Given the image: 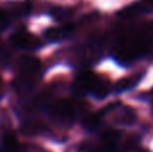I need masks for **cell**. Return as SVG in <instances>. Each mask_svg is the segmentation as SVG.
Here are the masks:
<instances>
[{
	"label": "cell",
	"mask_w": 153,
	"mask_h": 152,
	"mask_svg": "<svg viewBox=\"0 0 153 152\" xmlns=\"http://www.w3.org/2000/svg\"><path fill=\"white\" fill-rule=\"evenodd\" d=\"M153 47L152 32L146 28H129L117 35L113 45V55L120 65L133 63Z\"/></svg>",
	"instance_id": "obj_1"
},
{
	"label": "cell",
	"mask_w": 153,
	"mask_h": 152,
	"mask_svg": "<svg viewBox=\"0 0 153 152\" xmlns=\"http://www.w3.org/2000/svg\"><path fill=\"white\" fill-rule=\"evenodd\" d=\"M74 88L76 92L83 94H89V96L95 97L97 100L105 98L110 92V83L108 80L103 77H100L98 74L93 72H82L78 74L74 83Z\"/></svg>",
	"instance_id": "obj_2"
},
{
	"label": "cell",
	"mask_w": 153,
	"mask_h": 152,
	"mask_svg": "<svg viewBox=\"0 0 153 152\" xmlns=\"http://www.w3.org/2000/svg\"><path fill=\"white\" fill-rule=\"evenodd\" d=\"M40 77V62L34 57H23L19 62V75L15 85L19 92H28Z\"/></svg>",
	"instance_id": "obj_3"
},
{
	"label": "cell",
	"mask_w": 153,
	"mask_h": 152,
	"mask_svg": "<svg viewBox=\"0 0 153 152\" xmlns=\"http://www.w3.org/2000/svg\"><path fill=\"white\" fill-rule=\"evenodd\" d=\"M48 115L54 121L58 123H73L78 115V105L71 100H59L48 107Z\"/></svg>",
	"instance_id": "obj_4"
},
{
	"label": "cell",
	"mask_w": 153,
	"mask_h": 152,
	"mask_svg": "<svg viewBox=\"0 0 153 152\" xmlns=\"http://www.w3.org/2000/svg\"><path fill=\"white\" fill-rule=\"evenodd\" d=\"M10 42L15 47L22 48V50H27V51H34V50H38L39 47H42V42H40L39 38H36L35 35H32L31 32L26 31V30L16 31L10 38Z\"/></svg>",
	"instance_id": "obj_5"
},
{
	"label": "cell",
	"mask_w": 153,
	"mask_h": 152,
	"mask_svg": "<svg viewBox=\"0 0 153 152\" xmlns=\"http://www.w3.org/2000/svg\"><path fill=\"white\" fill-rule=\"evenodd\" d=\"M153 11V0H140V1H136L133 4L125 7L124 10H121L118 12V16L121 18H136L138 15H143V13H148Z\"/></svg>",
	"instance_id": "obj_6"
},
{
	"label": "cell",
	"mask_w": 153,
	"mask_h": 152,
	"mask_svg": "<svg viewBox=\"0 0 153 152\" xmlns=\"http://www.w3.org/2000/svg\"><path fill=\"white\" fill-rule=\"evenodd\" d=\"M74 31V26L73 24H62V26L51 27V28L46 30L45 37L48 42H59L66 38H69Z\"/></svg>",
	"instance_id": "obj_7"
},
{
	"label": "cell",
	"mask_w": 153,
	"mask_h": 152,
	"mask_svg": "<svg viewBox=\"0 0 153 152\" xmlns=\"http://www.w3.org/2000/svg\"><path fill=\"white\" fill-rule=\"evenodd\" d=\"M141 80V75H130V77H126V78H122V80L117 81L116 85L113 86V90L114 93H124V92H128L130 89H133Z\"/></svg>",
	"instance_id": "obj_8"
},
{
	"label": "cell",
	"mask_w": 153,
	"mask_h": 152,
	"mask_svg": "<svg viewBox=\"0 0 153 152\" xmlns=\"http://www.w3.org/2000/svg\"><path fill=\"white\" fill-rule=\"evenodd\" d=\"M117 121L122 125H132L136 121V113L132 108L129 107H122L118 109V115H117Z\"/></svg>",
	"instance_id": "obj_9"
},
{
	"label": "cell",
	"mask_w": 153,
	"mask_h": 152,
	"mask_svg": "<svg viewBox=\"0 0 153 152\" xmlns=\"http://www.w3.org/2000/svg\"><path fill=\"white\" fill-rule=\"evenodd\" d=\"M101 121H102V115L91 113V115H87L83 118V127L87 131H97L101 127Z\"/></svg>",
	"instance_id": "obj_10"
},
{
	"label": "cell",
	"mask_w": 153,
	"mask_h": 152,
	"mask_svg": "<svg viewBox=\"0 0 153 152\" xmlns=\"http://www.w3.org/2000/svg\"><path fill=\"white\" fill-rule=\"evenodd\" d=\"M3 147L5 152H19V142L13 133H5L3 137Z\"/></svg>",
	"instance_id": "obj_11"
},
{
	"label": "cell",
	"mask_w": 153,
	"mask_h": 152,
	"mask_svg": "<svg viewBox=\"0 0 153 152\" xmlns=\"http://www.w3.org/2000/svg\"><path fill=\"white\" fill-rule=\"evenodd\" d=\"M51 16L58 22H65L71 16V10L70 8H63V7H55L51 10Z\"/></svg>",
	"instance_id": "obj_12"
},
{
	"label": "cell",
	"mask_w": 153,
	"mask_h": 152,
	"mask_svg": "<svg viewBox=\"0 0 153 152\" xmlns=\"http://www.w3.org/2000/svg\"><path fill=\"white\" fill-rule=\"evenodd\" d=\"M15 15L12 10H7V8H0V30L7 28L10 26L12 16Z\"/></svg>",
	"instance_id": "obj_13"
},
{
	"label": "cell",
	"mask_w": 153,
	"mask_h": 152,
	"mask_svg": "<svg viewBox=\"0 0 153 152\" xmlns=\"http://www.w3.org/2000/svg\"><path fill=\"white\" fill-rule=\"evenodd\" d=\"M152 97H153V90H152Z\"/></svg>",
	"instance_id": "obj_14"
}]
</instances>
